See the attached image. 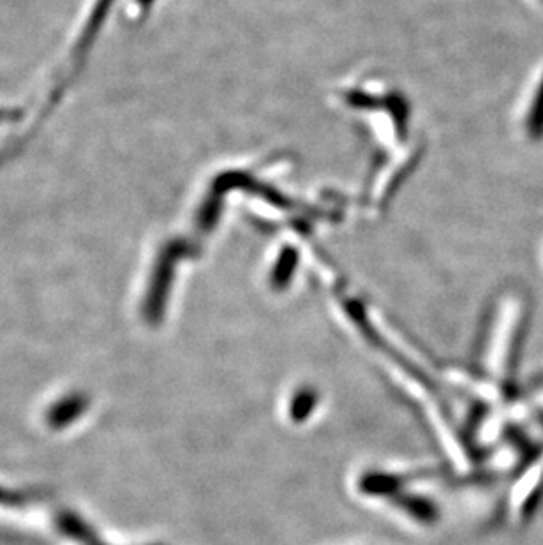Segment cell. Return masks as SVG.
<instances>
[{
    "instance_id": "6da1fadb",
    "label": "cell",
    "mask_w": 543,
    "mask_h": 545,
    "mask_svg": "<svg viewBox=\"0 0 543 545\" xmlns=\"http://www.w3.org/2000/svg\"><path fill=\"white\" fill-rule=\"evenodd\" d=\"M193 247L186 240H172L164 246L157 258L156 269L152 272L149 292L143 302V316L150 325H157L163 320L164 307L168 302L170 288H172L173 272L180 258L191 254Z\"/></svg>"
},
{
    "instance_id": "7a4b0ae2",
    "label": "cell",
    "mask_w": 543,
    "mask_h": 545,
    "mask_svg": "<svg viewBox=\"0 0 543 545\" xmlns=\"http://www.w3.org/2000/svg\"><path fill=\"white\" fill-rule=\"evenodd\" d=\"M87 408H89V397L83 394H69L59 399L57 403H53L50 410L46 411V424L55 431L66 429L71 424H75Z\"/></svg>"
},
{
    "instance_id": "3957f363",
    "label": "cell",
    "mask_w": 543,
    "mask_h": 545,
    "mask_svg": "<svg viewBox=\"0 0 543 545\" xmlns=\"http://www.w3.org/2000/svg\"><path fill=\"white\" fill-rule=\"evenodd\" d=\"M113 2L115 0H97L96 6H94L92 13H90L89 20L85 23L82 34L78 38V43H76L75 60H82L90 48H92V45H94L99 30H101L103 23H105L106 18L110 15Z\"/></svg>"
},
{
    "instance_id": "277c9868",
    "label": "cell",
    "mask_w": 543,
    "mask_h": 545,
    "mask_svg": "<svg viewBox=\"0 0 543 545\" xmlns=\"http://www.w3.org/2000/svg\"><path fill=\"white\" fill-rule=\"evenodd\" d=\"M59 528L66 533L67 537L75 538L76 542L87 545L96 542L89 524L83 523L82 519L75 514H62L59 517Z\"/></svg>"
},
{
    "instance_id": "5b68a950",
    "label": "cell",
    "mask_w": 543,
    "mask_h": 545,
    "mask_svg": "<svg viewBox=\"0 0 543 545\" xmlns=\"http://www.w3.org/2000/svg\"><path fill=\"white\" fill-rule=\"evenodd\" d=\"M528 131L533 140L543 138V78L540 87L536 90L535 101L529 113Z\"/></svg>"
},
{
    "instance_id": "8992f818",
    "label": "cell",
    "mask_w": 543,
    "mask_h": 545,
    "mask_svg": "<svg viewBox=\"0 0 543 545\" xmlns=\"http://www.w3.org/2000/svg\"><path fill=\"white\" fill-rule=\"evenodd\" d=\"M295 263H297V253L293 249H284L281 260L277 263L276 272H274V284L277 286H284L290 279L291 272L295 270Z\"/></svg>"
},
{
    "instance_id": "52a82bcc",
    "label": "cell",
    "mask_w": 543,
    "mask_h": 545,
    "mask_svg": "<svg viewBox=\"0 0 543 545\" xmlns=\"http://www.w3.org/2000/svg\"><path fill=\"white\" fill-rule=\"evenodd\" d=\"M29 500V496L23 493H16V491H9L0 487V505H6V507H18L23 505L25 501Z\"/></svg>"
},
{
    "instance_id": "ba28073f",
    "label": "cell",
    "mask_w": 543,
    "mask_h": 545,
    "mask_svg": "<svg viewBox=\"0 0 543 545\" xmlns=\"http://www.w3.org/2000/svg\"><path fill=\"white\" fill-rule=\"evenodd\" d=\"M23 119L22 110H2L0 108V122H16Z\"/></svg>"
},
{
    "instance_id": "9c48e42d",
    "label": "cell",
    "mask_w": 543,
    "mask_h": 545,
    "mask_svg": "<svg viewBox=\"0 0 543 545\" xmlns=\"http://www.w3.org/2000/svg\"><path fill=\"white\" fill-rule=\"evenodd\" d=\"M154 0H138V4L142 6V8H149L150 4H152Z\"/></svg>"
}]
</instances>
